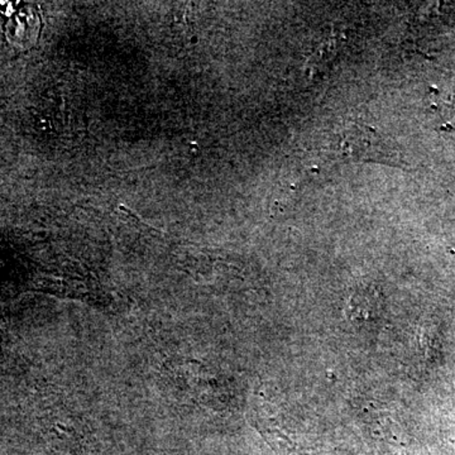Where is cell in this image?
I'll list each match as a JSON object with an SVG mask.
<instances>
[{"instance_id":"1","label":"cell","mask_w":455,"mask_h":455,"mask_svg":"<svg viewBox=\"0 0 455 455\" xmlns=\"http://www.w3.org/2000/svg\"><path fill=\"white\" fill-rule=\"evenodd\" d=\"M338 152L346 161L396 164L397 152L387 140L361 123L343 128L338 140Z\"/></svg>"},{"instance_id":"2","label":"cell","mask_w":455,"mask_h":455,"mask_svg":"<svg viewBox=\"0 0 455 455\" xmlns=\"http://www.w3.org/2000/svg\"><path fill=\"white\" fill-rule=\"evenodd\" d=\"M0 355H2V334H0Z\"/></svg>"}]
</instances>
